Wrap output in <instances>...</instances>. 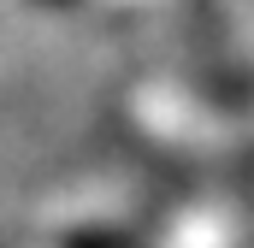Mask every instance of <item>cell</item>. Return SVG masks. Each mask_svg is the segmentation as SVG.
<instances>
[{"mask_svg":"<svg viewBox=\"0 0 254 248\" xmlns=\"http://www.w3.org/2000/svg\"><path fill=\"white\" fill-rule=\"evenodd\" d=\"M190 54H195L201 83H207L225 107H249L254 101V71L243 65V54L231 48V30H225V18H219L213 0H190Z\"/></svg>","mask_w":254,"mask_h":248,"instance_id":"cell-1","label":"cell"}]
</instances>
